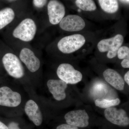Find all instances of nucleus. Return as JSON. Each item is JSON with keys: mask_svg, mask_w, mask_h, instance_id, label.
Masks as SVG:
<instances>
[{"mask_svg": "<svg viewBox=\"0 0 129 129\" xmlns=\"http://www.w3.org/2000/svg\"><path fill=\"white\" fill-rule=\"evenodd\" d=\"M65 7L59 0H50L47 3L48 21L52 25L59 24L65 16Z\"/></svg>", "mask_w": 129, "mask_h": 129, "instance_id": "423d86ee", "label": "nucleus"}, {"mask_svg": "<svg viewBox=\"0 0 129 129\" xmlns=\"http://www.w3.org/2000/svg\"><path fill=\"white\" fill-rule=\"evenodd\" d=\"M98 2L102 9L107 13H115L119 8L117 0H98Z\"/></svg>", "mask_w": 129, "mask_h": 129, "instance_id": "dca6fc26", "label": "nucleus"}, {"mask_svg": "<svg viewBox=\"0 0 129 129\" xmlns=\"http://www.w3.org/2000/svg\"><path fill=\"white\" fill-rule=\"evenodd\" d=\"M123 2H126L127 3H129V0H121Z\"/></svg>", "mask_w": 129, "mask_h": 129, "instance_id": "a878e982", "label": "nucleus"}, {"mask_svg": "<svg viewBox=\"0 0 129 129\" xmlns=\"http://www.w3.org/2000/svg\"><path fill=\"white\" fill-rule=\"evenodd\" d=\"M47 0H32V4L35 8L37 9H41L46 5Z\"/></svg>", "mask_w": 129, "mask_h": 129, "instance_id": "aec40b11", "label": "nucleus"}, {"mask_svg": "<svg viewBox=\"0 0 129 129\" xmlns=\"http://www.w3.org/2000/svg\"><path fill=\"white\" fill-rule=\"evenodd\" d=\"M56 129H78V127L68 124H62L58 125Z\"/></svg>", "mask_w": 129, "mask_h": 129, "instance_id": "412c9836", "label": "nucleus"}, {"mask_svg": "<svg viewBox=\"0 0 129 129\" xmlns=\"http://www.w3.org/2000/svg\"><path fill=\"white\" fill-rule=\"evenodd\" d=\"M121 66L124 68H129V58H124L121 63Z\"/></svg>", "mask_w": 129, "mask_h": 129, "instance_id": "4be33fe9", "label": "nucleus"}, {"mask_svg": "<svg viewBox=\"0 0 129 129\" xmlns=\"http://www.w3.org/2000/svg\"><path fill=\"white\" fill-rule=\"evenodd\" d=\"M104 114L106 119L113 124L123 127L129 125V117L124 109L109 108L105 109Z\"/></svg>", "mask_w": 129, "mask_h": 129, "instance_id": "1a4fd4ad", "label": "nucleus"}, {"mask_svg": "<svg viewBox=\"0 0 129 129\" xmlns=\"http://www.w3.org/2000/svg\"><path fill=\"white\" fill-rule=\"evenodd\" d=\"M50 92L55 100L61 101L66 97L65 90L68 84L61 80H49L47 83Z\"/></svg>", "mask_w": 129, "mask_h": 129, "instance_id": "f8f14e48", "label": "nucleus"}, {"mask_svg": "<svg viewBox=\"0 0 129 129\" xmlns=\"http://www.w3.org/2000/svg\"><path fill=\"white\" fill-rule=\"evenodd\" d=\"M75 4L79 8L85 11H94L96 9L93 0H76Z\"/></svg>", "mask_w": 129, "mask_h": 129, "instance_id": "a211bd4d", "label": "nucleus"}, {"mask_svg": "<svg viewBox=\"0 0 129 129\" xmlns=\"http://www.w3.org/2000/svg\"><path fill=\"white\" fill-rule=\"evenodd\" d=\"M124 37L122 35L117 34L114 37L102 40L97 45L98 48L101 52L108 51L117 52L122 46Z\"/></svg>", "mask_w": 129, "mask_h": 129, "instance_id": "9b49d317", "label": "nucleus"}, {"mask_svg": "<svg viewBox=\"0 0 129 129\" xmlns=\"http://www.w3.org/2000/svg\"><path fill=\"white\" fill-rule=\"evenodd\" d=\"M7 1L10 2H13L14 1H16V0H7Z\"/></svg>", "mask_w": 129, "mask_h": 129, "instance_id": "bb28decb", "label": "nucleus"}, {"mask_svg": "<svg viewBox=\"0 0 129 129\" xmlns=\"http://www.w3.org/2000/svg\"><path fill=\"white\" fill-rule=\"evenodd\" d=\"M57 74L61 80L67 84H77L83 78L82 74L75 69L72 64L62 63L58 66L57 70Z\"/></svg>", "mask_w": 129, "mask_h": 129, "instance_id": "39448f33", "label": "nucleus"}, {"mask_svg": "<svg viewBox=\"0 0 129 129\" xmlns=\"http://www.w3.org/2000/svg\"><path fill=\"white\" fill-rule=\"evenodd\" d=\"M117 55L119 59L122 60L129 58V48L126 46H121L119 48Z\"/></svg>", "mask_w": 129, "mask_h": 129, "instance_id": "6ab92c4d", "label": "nucleus"}, {"mask_svg": "<svg viewBox=\"0 0 129 129\" xmlns=\"http://www.w3.org/2000/svg\"><path fill=\"white\" fill-rule=\"evenodd\" d=\"M8 129H21L18 126V124L16 122H12L9 124Z\"/></svg>", "mask_w": 129, "mask_h": 129, "instance_id": "5701e85b", "label": "nucleus"}, {"mask_svg": "<svg viewBox=\"0 0 129 129\" xmlns=\"http://www.w3.org/2000/svg\"><path fill=\"white\" fill-rule=\"evenodd\" d=\"M0 129H8V128L4 123L0 121Z\"/></svg>", "mask_w": 129, "mask_h": 129, "instance_id": "393cba45", "label": "nucleus"}, {"mask_svg": "<svg viewBox=\"0 0 129 129\" xmlns=\"http://www.w3.org/2000/svg\"><path fill=\"white\" fill-rule=\"evenodd\" d=\"M124 81L126 82V83L129 85V71L125 74L124 76Z\"/></svg>", "mask_w": 129, "mask_h": 129, "instance_id": "b1692460", "label": "nucleus"}, {"mask_svg": "<svg viewBox=\"0 0 129 129\" xmlns=\"http://www.w3.org/2000/svg\"><path fill=\"white\" fill-rule=\"evenodd\" d=\"M86 40L82 35L76 34L62 37L57 44L58 50L64 54L76 51L85 44Z\"/></svg>", "mask_w": 129, "mask_h": 129, "instance_id": "20e7f679", "label": "nucleus"}, {"mask_svg": "<svg viewBox=\"0 0 129 129\" xmlns=\"http://www.w3.org/2000/svg\"><path fill=\"white\" fill-rule=\"evenodd\" d=\"M64 118L67 124L80 128H85L89 125V118L85 110L70 111L65 114Z\"/></svg>", "mask_w": 129, "mask_h": 129, "instance_id": "9d476101", "label": "nucleus"}, {"mask_svg": "<svg viewBox=\"0 0 129 129\" xmlns=\"http://www.w3.org/2000/svg\"><path fill=\"white\" fill-rule=\"evenodd\" d=\"M9 44L13 50L18 51L19 58L29 72L34 73L39 70L40 60L29 44L17 42H9Z\"/></svg>", "mask_w": 129, "mask_h": 129, "instance_id": "f03ea898", "label": "nucleus"}, {"mask_svg": "<svg viewBox=\"0 0 129 129\" xmlns=\"http://www.w3.org/2000/svg\"><path fill=\"white\" fill-rule=\"evenodd\" d=\"M103 76L106 81L116 89L122 91L124 89V80L117 71L108 69L103 72Z\"/></svg>", "mask_w": 129, "mask_h": 129, "instance_id": "4468645a", "label": "nucleus"}, {"mask_svg": "<svg viewBox=\"0 0 129 129\" xmlns=\"http://www.w3.org/2000/svg\"><path fill=\"white\" fill-rule=\"evenodd\" d=\"M10 25L9 42L29 44L35 39L39 29L38 19L31 16L17 19Z\"/></svg>", "mask_w": 129, "mask_h": 129, "instance_id": "f257e3e1", "label": "nucleus"}, {"mask_svg": "<svg viewBox=\"0 0 129 129\" xmlns=\"http://www.w3.org/2000/svg\"><path fill=\"white\" fill-rule=\"evenodd\" d=\"M25 113L29 118L36 126H40L42 122L41 111L37 103L32 100L28 101L24 108Z\"/></svg>", "mask_w": 129, "mask_h": 129, "instance_id": "ddd939ff", "label": "nucleus"}, {"mask_svg": "<svg viewBox=\"0 0 129 129\" xmlns=\"http://www.w3.org/2000/svg\"><path fill=\"white\" fill-rule=\"evenodd\" d=\"M21 96L18 92L14 91L8 87L0 88V106L15 107L20 105Z\"/></svg>", "mask_w": 129, "mask_h": 129, "instance_id": "6e6552de", "label": "nucleus"}, {"mask_svg": "<svg viewBox=\"0 0 129 129\" xmlns=\"http://www.w3.org/2000/svg\"><path fill=\"white\" fill-rule=\"evenodd\" d=\"M16 12L11 7H6L0 10V30L9 26L16 18Z\"/></svg>", "mask_w": 129, "mask_h": 129, "instance_id": "2eb2a0df", "label": "nucleus"}, {"mask_svg": "<svg viewBox=\"0 0 129 129\" xmlns=\"http://www.w3.org/2000/svg\"><path fill=\"white\" fill-rule=\"evenodd\" d=\"M120 103V100L119 98L112 100L98 98L95 101V104L96 107L104 109L113 107L118 106Z\"/></svg>", "mask_w": 129, "mask_h": 129, "instance_id": "f3484780", "label": "nucleus"}, {"mask_svg": "<svg viewBox=\"0 0 129 129\" xmlns=\"http://www.w3.org/2000/svg\"><path fill=\"white\" fill-rule=\"evenodd\" d=\"M13 51L12 49V51L7 52L3 55V64L10 76L16 79L21 78L24 76V68L18 56Z\"/></svg>", "mask_w": 129, "mask_h": 129, "instance_id": "7ed1b4c3", "label": "nucleus"}, {"mask_svg": "<svg viewBox=\"0 0 129 129\" xmlns=\"http://www.w3.org/2000/svg\"><path fill=\"white\" fill-rule=\"evenodd\" d=\"M62 30L67 32H77L83 30L85 26L84 19L80 16L74 14L64 16L59 23Z\"/></svg>", "mask_w": 129, "mask_h": 129, "instance_id": "0eeeda50", "label": "nucleus"}]
</instances>
